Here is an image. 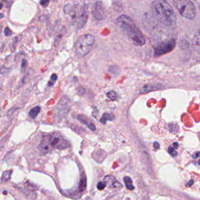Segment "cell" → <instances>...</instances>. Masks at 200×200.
<instances>
[{
	"label": "cell",
	"instance_id": "1",
	"mask_svg": "<svg viewBox=\"0 0 200 200\" xmlns=\"http://www.w3.org/2000/svg\"><path fill=\"white\" fill-rule=\"evenodd\" d=\"M152 10L157 19L167 26H172L177 23V15L172 7L164 0H157L152 3Z\"/></svg>",
	"mask_w": 200,
	"mask_h": 200
},
{
	"label": "cell",
	"instance_id": "2",
	"mask_svg": "<svg viewBox=\"0 0 200 200\" xmlns=\"http://www.w3.org/2000/svg\"><path fill=\"white\" fill-rule=\"evenodd\" d=\"M117 21L123 31L128 35L133 44L137 46H143L145 44L146 40L144 36L130 17L122 15L117 18Z\"/></svg>",
	"mask_w": 200,
	"mask_h": 200
},
{
	"label": "cell",
	"instance_id": "3",
	"mask_svg": "<svg viewBox=\"0 0 200 200\" xmlns=\"http://www.w3.org/2000/svg\"><path fill=\"white\" fill-rule=\"evenodd\" d=\"M94 42L95 38L92 35L85 34L79 37L75 43V50L77 56L82 58L89 54Z\"/></svg>",
	"mask_w": 200,
	"mask_h": 200
},
{
	"label": "cell",
	"instance_id": "4",
	"mask_svg": "<svg viewBox=\"0 0 200 200\" xmlns=\"http://www.w3.org/2000/svg\"><path fill=\"white\" fill-rule=\"evenodd\" d=\"M173 4L183 17L189 20H193L196 16L197 11L194 4L189 0H175Z\"/></svg>",
	"mask_w": 200,
	"mask_h": 200
},
{
	"label": "cell",
	"instance_id": "5",
	"mask_svg": "<svg viewBox=\"0 0 200 200\" xmlns=\"http://www.w3.org/2000/svg\"><path fill=\"white\" fill-rule=\"evenodd\" d=\"M43 139L50 145V147L59 150L67 149L70 146L69 143L65 139L61 134L58 132L48 134Z\"/></svg>",
	"mask_w": 200,
	"mask_h": 200
},
{
	"label": "cell",
	"instance_id": "6",
	"mask_svg": "<svg viewBox=\"0 0 200 200\" xmlns=\"http://www.w3.org/2000/svg\"><path fill=\"white\" fill-rule=\"evenodd\" d=\"M176 46V42L174 39H168L164 41L158 45L155 48V55L159 56L166 54L171 52Z\"/></svg>",
	"mask_w": 200,
	"mask_h": 200
},
{
	"label": "cell",
	"instance_id": "7",
	"mask_svg": "<svg viewBox=\"0 0 200 200\" xmlns=\"http://www.w3.org/2000/svg\"><path fill=\"white\" fill-rule=\"evenodd\" d=\"M88 20V14L87 11V5L84 4L79 9L76 22L78 29H81L85 25Z\"/></svg>",
	"mask_w": 200,
	"mask_h": 200
},
{
	"label": "cell",
	"instance_id": "8",
	"mask_svg": "<svg viewBox=\"0 0 200 200\" xmlns=\"http://www.w3.org/2000/svg\"><path fill=\"white\" fill-rule=\"evenodd\" d=\"M92 14L97 20H103L105 16V7L102 1L96 2L92 10Z\"/></svg>",
	"mask_w": 200,
	"mask_h": 200
},
{
	"label": "cell",
	"instance_id": "9",
	"mask_svg": "<svg viewBox=\"0 0 200 200\" xmlns=\"http://www.w3.org/2000/svg\"><path fill=\"white\" fill-rule=\"evenodd\" d=\"M104 181L106 185L111 189H122V184L119 183L116 178L112 176H107L104 178Z\"/></svg>",
	"mask_w": 200,
	"mask_h": 200
},
{
	"label": "cell",
	"instance_id": "10",
	"mask_svg": "<svg viewBox=\"0 0 200 200\" xmlns=\"http://www.w3.org/2000/svg\"><path fill=\"white\" fill-rule=\"evenodd\" d=\"M78 120L84 124H85L88 128H90L92 131H95L96 130L95 125L89 119V118L84 115H80L78 117Z\"/></svg>",
	"mask_w": 200,
	"mask_h": 200
},
{
	"label": "cell",
	"instance_id": "11",
	"mask_svg": "<svg viewBox=\"0 0 200 200\" xmlns=\"http://www.w3.org/2000/svg\"><path fill=\"white\" fill-rule=\"evenodd\" d=\"M193 46L195 52L200 56V31L195 35L193 38Z\"/></svg>",
	"mask_w": 200,
	"mask_h": 200
},
{
	"label": "cell",
	"instance_id": "12",
	"mask_svg": "<svg viewBox=\"0 0 200 200\" xmlns=\"http://www.w3.org/2000/svg\"><path fill=\"white\" fill-rule=\"evenodd\" d=\"M39 149L41 153L46 154L50 151V146L48 144V143L44 139H42L39 146Z\"/></svg>",
	"mask_w": 200,
	"mask_h": 200
},
{
	"label": "cell",
	"instance_id": "13",
	"mask_svg": "<svg viewBox=\"0 0 200 200\" xmlns=\"http://www.w3.org/2000/svg\"><path fill=\"white\" fill-rule=\"evenodd\" d=\"M115 119V116L113 114L105 113L103 115L102 118L100 119V122L102 124H105L107 121H113Z\"/></svg>",
	"mask_w": 200,
	"mask_h": 200
},
{
	"label": "cell",
	"instance_id": "14",
	"mask_svg": "<svg viewBox=\"0 0 200 200\" xmlns=\"http://www.w3.org/2000/svg\"><path fill=\"white\" fill-rule=\"evenodd\" d=\"M40 111H41V107L39 106H35L29 111V116L31 119H35L37 117L38 115L39 114Z\"/></svg>",
	"mask_w": 200,
	"mask_h": 200
},
{
	"label": "cell",
	"instance_id": "15",
	"mask_svg": "<svg viewBox=\"0 0 200 200\" xmlns=\"http://www.w3.org/2000/svg\"><path fill=\"white\" fill-rule=\"evenodd\" d=\"M12 173V170H8V171H6L5 172H3V174L1 176V183L7 182L11 178Z\"/></svg>",
	"mask_w": 200,
	"mask_h": 200
},
{
	"label": "cell",
	"instance_id": "16",
	"mask_svg": "<svg viewBox=\"0 0 200 200\" xmlns=\"http://www.w3.org/2000/svg\"><path fill=\"white\" fill-rule=\"evenodd\" d=\"M123 180H124V183L126 185V187L128 188V189H130V190H133L134 189V187L133 185V181L131 178H130L129 177L126 176V177H124Z\"/></svg>",
	"mask_w": 200,
	"mask_h": 200
},
{
	"label": "cell",
	"instance_id": "17",
	"mask_svg": "<svg viewBox=\"0 0 200 200\" xmlns=\"http://www.w3.org/2000/svg\"><path fill=\"white\" fill-rule=\"evenodd\" d=\"M86 187V178L85 176L81 177L79 183V189L80 191H84Z\"/></svg>",
	"mask_w": 200,
	"mask_h": 200
},
{
	"label": "cell",
	"instance_id": "18",
	"mask_svg": "<svg viewBox=\"0 0 200 200\" xmlns=\"http://www.w3.org/2000/svg\"><path fill=\"white\" fill-rule=\"evenodd\" d=\"M107 96L111 100H116L117 97L116 93L115 91H113V90H111V91L107 93Z\"/></svg>",
	"mask_w": 200,
	"mask_h": 200
},
{
	"label": "cell",
	"instance_id": "19",
	"mask_svg": "<svg viewBox=\"0 0 200 200\" xmlns=\"http://www.w3.org/2000/svg\"><path fill=\"white\" fill-rule=\"evenodd\" d=\"M28 65V62L25 59H22V63H21V72L24 73L25 72L27 67Z\"/></svg>",
	"mask_w": 200,
	"mask_h": 200
},
{
	"label": "cell",
	"instance_id": "20",
	"mask_svg": "<svg viewBox=\"0 0 200 200\" xmlns=\"http://www.w3.org/2000/svg\"><path fill=\"white\" fill-rule=\"evenodd\" d=\"M168 153L170 155H172L174 157H176V156H177V155H178L177 152L176 150H174V148H172V147H168Z\"/></svg>",
	"mask_w": 200,
	"mask_h": 200
},
{
	"label": "cell",
	"instance_id": "21",
	"mask_svg": "<svg viewBox=\"0 0 200 200\" xmlns=\"http://www.w3.org/2000/svg\"><path fill=\"white\" fill-rule=\"evenodd\" d=\"M106 185H106V183L105 181H101V182H99V183L98 184L97 188H98V189H99V190H103V189H105Z\"/></svg>",
	"mask_w": 200,
	"mask_h": 200
},
{
	"label": "cell",
	"instance_id": "22",
	"mask_svg": "<svg viewBox=\"0 0 200 200\" xmlns=\"http://www.w3.org/2000/svg\"><path fill=\"white\" fill-rule=\"evenodd\" d=\"M4 35L7 37H11V35H12V32H11V30L8 27L5 28V29H4Z\"/></svg>",
	"mask_w": 200,
	"mask_h": 200
},
{
	"label": "cell",
	"instance_id": "23",
	"mask_svg": "<svg viewBox=\"0 0 200 200\" xmlns=\"http://www.w3.org/2000/svg\"><path fill=\"white\" fill-rule=\"evenodd\" d=\"M50 3L49 1H40V4H41V6H43L44 7H46L48 6V4Z\"/></svg>",
	"mask_w": 200,
	"mask_h": 200
},
{
	"label": "cell",
	"instance_id": "24",
	"mask_svg": "<svg viewBox=\"0 0 200 200\" xmlns=\"http://www.w3.org/2000/svg\"><path fill=\"white\" fill-rule=\"evenodd\" d=\"M200 157V152H199V151H196V152H195L192 154V157L193 159H197V158H198Z\"/></svg>",
	"mask_w": 200,
	"mask_h": 200
},
{
	"label": "cell",
	"instance_id": "25",
	"mask_svg": "<svg viewBox=\"0 0 200 200\" xmlns=\"http://www.w3.org/2000/svg\"><path fill=\"white\" fill-rule=\"evenodd\" d=\"M56 79H57V75L56 74H53L51 75L50 80L54 82H55Z\"/></svg>",
	"mask_w": 200,
	"mask_h": 200
},
{
	"label": "cell",
	"instance_id": "26",
	"mask_svg": "<svg viewBox=\"0 0 200 200\" xmlns=\"http://www.w3.org/2000/svg\"><path fill=\"white\" fill-rule=\"evenodd\" d=\"M153 147L156 149H159L160 148V145L158 142H154L153 144Z\"/></svg>",
	"mask_w": 200,
	"mask_h": 200
},
{
	"label": "cell",
	"instance_id": "27",
	"mask_svg": "<svg viewBox=\"0 0 200 200\" xmlns=\"http://www.w3.org/2000/svg\"><path fill=\"white\" fill-rule=\"evenodd\" d=\"M193 184H194V181H193V180H190V181H189V182L188 183L186 184V187H190V186H191Z\"/></svg>",
	"mask_w": 200,
	"mask_h": 200
},
{
	"label": "cell",
	"instance_id": "28",
	"mask_svg": "<svg viewBox=\"0 0 200 200\" xmlns=\"http://www.w3.org/2000/svg\"><path fill=\"white\" fill-rule=\"evenodd\" d=\"M173 146H174V148H175V149H177V148H178V143H176V142H175V143H173Z\"/></svg>",
	"mask_w": 200,
	"mask_h": 200
},
{
	"label": "cell",
	"instance_id": "29",
	"mask_svg": "<svg viewBox=\"0 0 200 200\" xmlns=\"http://www.w3.org/2000/svg\"><path fill=\"white\" fill-rule=\"evenodd\" d=\"M3 17V15H2V14H1V19Z\"/></svg>",
	"mask_w": 200,
	"mask_h": 200
},
{
	"label": "cell",
	"instance_id": "30",
	"mask_svg": "<svg viewBox=\"0 0 200 200\" xmlns=\"http://www.w3.org/2000/svg\"><path fill=\"white\" fill-rule=\"evenodd\" d=\"M198 164H199V165H200V160L198 161Z\"/></svg>",
	"mask_w": 200,
	"mask_h": 200
}]
</instances>
